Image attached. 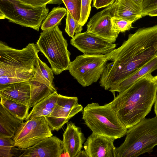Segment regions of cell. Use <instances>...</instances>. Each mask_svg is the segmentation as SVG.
Wrapping results in <instances>:
<instances>
[{
  "instance_id": "cell-1",
  "label": "cell",
  "mask_w": 157,
  "mask_h": 157,
  "mask_svg": "<svg viewBox=\"0 0 157 157\" xmlns=\"http://www.w3.org/2000/svg\"><path fill=\"white\" fill-rule=\"evenodd\" d=\"M108 61L100 86L109 90L157 56V25L138 29L121 46L105 55Z\"/></svg>"
},
{
  "instance_id": "cell-2",
  "label": "cell",
  "mask_w": 157,
  "mask_h": 157,
  "mask_svg": "<svg viewBox=\"0 0 157 157\" xmlns=\"http://www.w3.org/2000/svg\"><path fill=\"white\" fill-rule=\"evenodd\" d=\"M157 97V80L149 73L114 96L109 104L128 129L145 118Z\"/></svg>"
},
{
  "instance_id": "cell-3",
  "label": "cell",
  "mask_w": 157,
  "mask_h": 157,
  "mask_svg": "<svg viewBox=\"0 0 157 157\" xmlns=\"http://www.w3.org/2000/svg\"><path fill=\"white\" fill-rule=\"evenodd\" d=\"M39 51L34 43L18 49L1 41L0 85L28 81L33 77Z\"/></svg>"
},
{
  "instance_id": "cell-4",
  "label": "cell",
  "mask_w": 157,
  "mask_h": 157,
  "mask_svg": "<svg viewBox=\"0 0 157 157\" xmlns=\"http://www.w3.org/2000/svg\"><path fill=\"white\" fill-rule=\"evenodd\" d=\"M124 142L116 149V157H136L152 152L157 145V117L144 118L127 130Z\"/></svg>"
},
{
  "instance_id": "cell-5",
  "label": "cell",
  "mask_w": 157,
  "mask_h": 157,
  "mask_svg": "<svg viewBox=\"0 0 157 157\" xmlns=\"http://www.w3.org/2000/svg\"><path fill=\"white\" fill-rule=\"evenodd\" d=\"M82 115L85 124L92 133L115 140L126 134L128 129L109 103L102 105L98 103L88 104L83 108Z\"/></svg>"
},
{
  "instance_id": "cell-6",
  "label": "cell",
  "mask_w": 157,
  "mask_h": 157,
  "mask_svg": "<svg viewBox=\"0 0 157 157\" xmlns=\"http://www.w3.org/2000/svg\"><path fill=\"white\" fill-rule=\"evenodd\" d=\"M36 44L48 59L55 75L68 70L71 53L67 49V41L58 26L43 31Z\"/></svg>"
},
{
  "instance_id": "cell-7",
  "label": "cell",
  "mask_w": 157,
  "mask_h": 157,
  "mask_svg": "<svg viewBox=\"0 0 157 157\" xmlns=\"http://www.w3.org/2000/svg\"><path fill=\"white\" fill-rule=\"evenodd\" d=\"M49 12L46 6L35 7L16 0H0V19H7L22 26L37 31Z\"/></svg>"
},
{
  "instance_id": "cell-8",
  "label": "cell",
  "mask_w": 157,
  "mask_h": 157,
  "mask_svg": "<svg viewBox=\"0 0 157 157\" xmlns=\"http://www.w3.org/2000/svg\"><path fill=\"white\" fill-rule=\"evenodd\" d=\"M108 61L105 55L83 54L71 62L68 70L79 84L86 87L100 78Z\"/></svg>"
},
{
  "instance_id": "cell-9",
  "label": "cell",
  "mask_w": 157,
  "mask_h": 157,
  "mask_svg": "<svg viewBox=\"0 0 157 157\" xmlns=\"http://www.w3.org/2000/svg\"><path fill=\"white\" fill-rule=\"evenodd\" d=\"M44 117L32 118L20 125L13 138L15 147L24 149L53 136Z\"/></svg>"
},
{
  "instance_id": "cell-10",
  "label": "cell",
  "mask_w": 157,
  "mask_h": 157,
  "mask_svg": "<svg viewBox=\"0 0 157 157\" xmlns=\"http://www.w3.org/2000/svg\"><path fill=\"white\" fill-rule=\"evenodd\" d=\"M36 72L29 80L31 86V96L29 105L30 108L37 103L57 91L53 82V72L39 58L36 61Z\"/></svg>"
},
{
  "instance_id": "cell-11",
  "label": "cell",
  "mask_w": 157,
  "mask_h": 157,
  "mask_svg": "<svg viewBox=\"0 0 157 157\" xmlns=\"http://www.w3.org/2000/svg\"><path fill=\"white\" fill-rule=\"evenodd\" d=\"M83 109L76 97L59 94L55 106L51 114L45 117L52 131H58L73 116Z\"/></svg>"
},
{
  "instance_id": "cell-12",
  "label": "cell",
  "mask_w": 157,
  "mask_h": 157,
  "mask_svg": "<svg viewBox=\"0 0 157 157\" xmlns=\"http://www.w3.org/2000/svg\"><path fill=\"white\" fill-rule=\"evenodd\" d=\"M71 44L84 54L105 55L114 49L116 44L87 31L75 33Z\"/></svg>"
},
{
  "instance_id": "cell-13",
  "label": "cell",
  "mask_w": 157,
  "mask_h": 157,
  "mask_svg": "<svg viewBox=\"0 0 157 157\" xmlns=\"http://www.w3.org/2000/svg\"><path fill=\"white\" fill-rule=\"evenodd\" d=\"M115 2L94 15L87 25V31L114 43L119 34L111 21Z\"/></svg>"
},
{
  "instance_id": "cell-14",
  "label": "cell",
  "mask_w": 157,
  "mask_h": 157,
  "mask_svg": "<svg viewBox=\"0 0 157 157\" xmlns=\"http://www.w3.org/2000/svg\"><path fill=\"white\" fill-rule=\"evenodd\" d=\"M20 149L22 152L18 156L20 157H60L63 153L62 140L55 136L45 138L28 148Z\"/></svg>"
},
{
  "instance_id": "cell-15",
  "label": "cell",
  "mask_w": 157,
  "mask_h": 157,
  "mask_svg": "<svg viewBox=\"0 0 157 157\" xmlns=\"http://www.w3.org/2000/svg\"><path fill=\"white\" fill-rule=\"evenodd\" d=\"M115 140L92 133L84 143L83 148L88 157H116Z\"/></svg>"
},
{
  "instance_id": "cell-16",
  "label": "cell",
  "mask_w": 157,
  "mask_h": 157,
  "mask_svg": "<svg viewBox=\"0 0 157 157\" xmlns=\"http://www.w3.org/2000/svg\"><path fill=\"white\" fill-rule=\"evenodd\" d=\"M67 123L62 140L63 153L68 157H76L86 139L80 127L71 121Z\"/></svg>"
},
{
  "instance_id": "cell-17",
  "label": "cell",
  "mask_w": 157,
  "mask_h": 157,
  "mask_svg": "<svg viewBox=\"0 0 157 157\" xmlns=\"http://www.w3.org/2000/svg\"><path fill=\"white\" fill-rule=\"evenodd\" d=\"M31 92L29 81L0 85V95L29 106Z\"/></svg>"
},
{
  "instance_id": "cell-18",
  "label": "cell",
  "mask_w": 157,
  "mask_h": 157,
  "mask_svg": "<svg viewBox=\"0 0 157 157\" xmlns=\"http://www.w3.org/2000/svg\"><path fill=\"white\" fill-rule=\"evenodd\" d=\"M113 10V17L134 22L142 17L141 7L133 0H116Z\"/></svg>"
},
{
  "instance_id": "cell-19",
  "label": "cell",
  "mask_w": 157,
  "mask_h": 157,
  "mask_svg": "<svg viewBox=\"0 0 157 157\" xmlns=\"http://www.w3.org/2000/svg\"><path fill=\"white\" fill-rule=\"evenodd\" d=\"M23 122L0 104V137L13 138Z\"/></svg>"
},
{
  "instance_id": "cell-20",
  "label": "cell",
  "mask_w": 157,
  "mask_h": 157,
  "mask_svg": "<svg viewBox=\"0 0 157 157\" xmlns=\"http://www.w3.org/2000/svg\"><path fill=\"white\" fill-rule=\"evenodd\" d=\"M157 69V56L154 58L135 73L119 83L109 90L115 96L117 92L119 93L126 90L136 81L144 75Z\"/></svg>"
},
{
  "instance_id": "cell-21",
  "label": "cell",
  "mask_w": 157,
  "mask_h": 157,
  "mask_svg": "<svg viewBox=\"0 0 157 157\" xmlns=\"http://www.w3.org/2000/svg\"><path fill=\"white\" fill-rule=\"evenodd\" d=\"M59 95L57 91L55 92L37 103L33 107L25 120L34 117L49 116L55 106Z\"/></svg>"
},
{
  "instance_id": "cell-22",
  "label": "cell",
  "mask_w": 157,
  "mask_h": 157,
  "mask_svg": "<svg viewBox=\"0 0 157 157\" xmlns=\"http://www.w3.org/2000/svg\"><path fill=\"white\" fill-rule=\"evenodd\" d=\"M0 96V104L17 118L23 121L29 114V106L1 95Z\"/></svg>"
},
{
  "instance_id": "cell-23",
  "label": "cell",
  "mask_w": 157,
  "mask_h": 157,
  "mask_svg": "<svg viewBox=\"0 0 157 157\" xmlns=\"http://www.w3.org/2000/svg\"><path fill=\"white\" fill-rule=\"evenodd\" d=\"M67 10L65 8L58 6L54 7L43 21L41 26L42 31L58 26L63 17L67 15Z\"/></svg>"
},
{
  "instance_id": "cell-24",
  "label": "cell",
  "mask_w": 157,
  "mask_h": 157,
  "mask_svg": "<svg viewBox=\"0 0 157 157\" xmlns=\"http://www.w3.org/2000/svg\"><path fill=\"white\" fill-rule=\"evenodd\" d=\"M67 11L80 24L81 0H62Z\"/></svg>"
},
{
  "instance_id": "cell-25",
  "label": "cell",
  "mask_w": 157,
  "mask_h": 157,
  "mask_svg": "<svg viewBox=\"0 0 157 157\" xmlns=\"http://www.w3.org/2000/svg\"><path fill=\"white\" fill-rule=\"evenodd\" d=\"M82 29V26L79 24L67 11L65 31L68 35L72 38L75 33H81Z\"/></svg>"
},
{
  "instance_id": "cell-26",
  "label": "cell",
  "mask_w": 157,
  "mask_h": 157,
  "mask_svg": "<svg viewBox=\"0 0 157 157\" xmlns=\"http://www.w3.org/2000/svg\"><path fill=\"white\" fill-rule=\"evenodd\" d=\"M15 147L12 138L0 137V157H11L14 156L12 150Z\"/></svg>"
},
{
  "instance_id": "cell-27",
  "label": "cell",
  "mask_w": 157,
  "mask_h": 157,
  "mask_svg": "<svg viewBox=\"0 0 157 157\" xmlns=\"http://www.w3.org/2000/svg\"><path fill=\"white\" fill-rule=\"evenodd\" d=\"M111 21L115 30L119 33L128 30L132 28L133 22L121 18L112 17Z\"/></svg>"
},
{
  "instance_id": "cell-28",
  "label": "cell",
  "mask_w": 157,
  "mask_h": 157,
  "mask_svg": "<svg viewBox=\"0 0 157 157\" xmlns=\"http://www.w3.org/2000/svg\"><path fill=\"white\" fill-rule=\"evenodd\" d=\"M20 2L35 7H41L48 4L60 5L63 3L62 0H16Z\"/></svg>"
},
{
  "instance_id": "cell-29",
  "label": "cell",
  "mask_w": 157,
  "mask_h": 157,
  "mask_svg": "<svg viewBox=\"0 0 157 157\" xmlns=\"http://www.w3.org/2000/svg\"><path fill=\"white\" fill-rule=\"evenodd\" d=\"M92 0H81V7L80 24L84 26L89 17L91 10V3Z\"/></svg>"
},
{
  "instance_id": "cell-30",
  "label": "cell",
  "mask_w": 157,
  "mask_h": 157,
  "mask_svg": "<svg viewBox=\"0 0 157 157\" xmlns=\"http://www.w3.org/2000/svg\"><path fill=\"white\" fill-rule=\"evenodd\" d=\"M157 8V0H144L141 6L142 17L151 10Z\"/></svg>"
},
{
  "instance_id": "cell-31",
  "label": "cell",
  "mask_w": 157,
  "mask_h": 157,
  "mask_svg": "<svg viewBox=\"0 0 157 157\" xmlns=\"http://www.w3.org/2000/svg\"><path fill=\"white\" fill-rule=\"evenodd\" d=\"M114 0H94L93 6L98 9L107 7L113 3Z\"/></svg>"
},
{
  "instance_id": "cell-32",
  "label": "cell",
  "mask_w": 157,
  "mask_h": 157,
  "mask_svg": "<svg viewBox=\"0 0 157 157\" xmlns=\"http://www.w3.org/2000/svg\"><path fill=\"white\" fill-rule=\"evenodd\" d=\"M88 157V156L87 153L85 151V150H81L78 153V154H77V155L76 156V157Z\"/></svg>"
},
{
  "instance_id": "cell-33",
  "label": "cell",
  "mask_w": 157,
  "mask_h": 157,
  "mask_svg": "<svg viewBox=\"0 0 157 157\" xmlns=\"http://www.w3.org/2000/svg\"><path fill=\"white\" fill-rule=\"evenodd\" d=\"M149 15L151 17L155 16H157V8L154 9L148 12L146 15Z\"/></svg>"
},
{
  "instance_id": "cell-34",
  "label": "cell",
  "mask_w": 157,
  "mask_h": 157,
  "mask_svg": "<svg viewBox=\"0 0 157 157\" xmlns=\"http://www.w3.org/2000/svg\"><path fill=\"white\" fill-rule=\"evenodd\" d=\"M135 3L141 7L142 4L144 0H133Z\"/></svg>"
},
{
  "instance_id": "cell-35",
  "label": "cell",
  "mask_w": 157,
  "mask_h": 157,
  "mask_svg": "<svg viewBox=\"0 0 157 157\" xmlns=\"http://www.w3.org/2000/svg\"><path fill=\"white\" fill-rule=\"evenodd\" d=\"M155 103L154 111L156 115V116L157 117V97Z\"/></svg>"
},
{
  "instance_id": "cell-36",
  "label": "cell",
  "mask_w": 157,
  "mask_h": 157,
  "mask_svg": "<svg viewBox=\"0 0 157 157\" xmlns=\"http://www.w3.org/2000/svg\"><path fill=\"white\" fill-rule=\"evenodd\" d=\"M155 78H156V79L157 80V75L155 76Z\"/></svg>"
},
{
  "instance_id": "cell-37",
  "label": "cell",
  "mask_w": 157,
  "mask_h": 157,
  "mask_svg": "<svg viewBox=\"0 0 157 157\" xmlns=\"http://www.w3.org/2000/svg\"><path fill=\"white\" fill-rule=\"evenodd\" d=\"M116 0H114V2H115V1H116Z\"/></svg>"
}]
</instances>
